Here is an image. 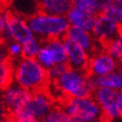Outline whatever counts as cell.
<instances>
[{
	"label": "cell",
	"mask_w": 122,
	"mask_h": 122,
	"mask_svg": "<svg viewBox=\"0 0 122 122\" xmlns=\"http://www.w3.org/2000/svg\"><path fill=\"white\" fill-rule=\"evenodd\" d=\"M13 82L31 93L46 89L49 84L47 70L36 59L20 58L13 62Z\"/></svg>",
	"instance_id": "6da1fadb"
},
{
	"label": "cell",
	"mask_w": 122,
	"mask_h": 122,
	"mask_svg": "<svg viewBox=\"0 0 122 122\" xmlns=\"http://www.w3.org/2000/svg\"><path fill=\"white\" fill-rule=\"evenodd\" d=\"M28 25L35 38L44 42L64 39L70 28L66 16H58L38 11L27 18Z\"/></svg>",
	"instance_id": "7a4b0ae2"
},
{
	"label": "cell",
	"mask_w": 122,
	"mask_h": 122,
	"mask_svg": "<svg viewBox=\"0 0 122 122\" xmlns=\"http://www.w3.org/2000/svg\"><path fill=\"white\" fill-rule=\"evenodd\" d=\"M54 83L64 100L72 97H84L91 95L94 87L91 78L85 71L68 68Z\"/></svg>",
	"instance_id": "3957f363"
},
{
	"label": "cell",
	"mask_w": 122,
	"mask_h": 122,
	"mask_svg": "<svg viewBox=\"0 0 122 122\" xmlns=\"http://www.w3.org/2000/svg\"><path fill=\"white\" fill-rule=\"evenodd\" d=\"M66 113L77 122H104L103 113L92 95L66 98L62 102Z\"/></svg>",
	"instance_id": "277c9868"
},
{
	"label": "cell",
	"mask_w": 122,
	"mask_h": 122,
	"mask_svg": "<svg viewBox=\"0 0 122 122\" xmlns=\"http://www.w3.org/2000/svg\"><path fill=\"white\" fill-rule=\"evenodd\" d=\"M33 38L34 35L30 30L27 18L15 13L12 10H8L1 40L3 42L15 41L23 45Z\"/></svg>",
	"instance_id": "5b68a950"
},
{
	"label": "cell",
	"mask_w": 122,
	"mask_h": 122,
	"mask_svg": "<svg viewBox=\"0 0 122 122\" xmlns=\"http://www.w3.org/2000/svg\"><path fill=\"white\" fill-rule=\"evenodd\" d=\"M36 60L45 70L51 69L55 65H66L64 39H53L42 42Z\"/></svg>",
	"instance_id": "8992f818"
},
{
	"label": "cell",
	"mask_w": 122,
	"mask_h": 122,
	"mask_svg": "<svg viewBox=\"0 0 122 122\" xmlns=\"http://www.w3.org/2000/svg\"><path fill=\"white\" fill-rule=\"evenodd\" d=\"M31 97V92L20 87L14 82L0 91V101L3 103L10 115H14L24 109Z\"/></svg>",
	"instance_id": "52a82bcc"
},
{
	"label": "cell",
	"mask_w": 122,
	"mask_h": 122,
	"mask_svg": "<svg viewBox=\"0 0 122 122\" xmlns=\"http://www.w3.org/2000/svg\"><path fill=\"white\" fill-rule=\"evenodd\" d=\"M118 69V63L111 56L102 50L94 52L89 57L86 66V74L90 78L106 76Z\"/></svg>",
	"instance_id": "ba28073f"
},
{
	"label": "cell",
	"mask_w": 122,
	"mask_h": 122,
	"mask_svg": "<svg viewBox=\"0 0 122 122\" xmlns=\"http://www.w3.org/2000/svg\"><path fill=\"white\" fill-rule=\"evenodd\" d=\"M93 97L98 103L105 120L121 116L118 104V93L108 88H94Z\"/></svg>",
	"instance_id": "9c48e42d"
},
{
	"label": "cell",
	"mask_w": 122,
	"mask_h": 122,
	"mask_svg": "<svg viewBox=\"0 0 122 122\" xmlns=\"http://www.w3.org/2000/svg\"><path fill=\"white\" fill-rule=\"evenodd\" d=\"M55 107L54 99L46 89L31 93V97L26 106L29 113L39 121H42Z\"/></svg>",
	"instance_id": "30bf717a"
},
{
	"label": "cell",
	"mask_w": 122,
	"mask_h": 122,
	"mask_svg": "<svg viewBox=\"0 0 122 122\" xmlns=\"http://www.w3.org/2000/svg\"><path fill=\"white\" fill-rule=\"evenodd\" d=\"M90 33L97 42H99L102 45H105L106 43L119 35L118 25L107 18L104 14L96 15Z\"/></svg>",
	"instance_id": "8fae6325"
},
{
	"label": "cell",
	"mask_w": 122,
	"mask_h": 122,
	"mask_svg": "<svg viewBox=\"0 0 122 122\" xmlns=\"http://www.w3.org/2000/svg\"><path fill=\"white\" fill-rule=\"evenodd\" d=\"M64 44L66 53V65L69 68L85 71L88 64L89 54L69 40L64 38Z\"/></svg>",
	"instance_id": "7c38bea8"
},
{
	"label": "cell",
	"mask_w": 122,
	"mask_h": 122,
	"mask_svg": "<svg viewBox=\"0 0 122 122\" xmlns=\"http://www.w3.org/2000/svg\"><path fill=\"white\" fill-rule=\"evenodd\" d=\"M65 39L75 43L77 46H80L88 54L98 51L96 50L97 41L93 38L92 34L88 31H85V30L75 28V27H70L65 36Z\"/></svg>",
	"instance_id": "4fadbf2b"
},
{
	"label": "cell",
	"mask_w": 122,
	"mask_h": 122,
	"mask_svg": "<svg viewBox=\"0 0 122 122\" xmlns=\"http://www.w3.org/2000/svg\"><path fill=\"white\" fill-rule=\"evenodd\" d=\"M95 17L96 15L85 13V12L80 11L72 7L66 15V21H68L70 27L82 29L88 32H91V29H92L95 21Z\"/></svg>",
	"instance_id": "5bb4252c"
},
{
	"label": "cell",
	"mask_w": 122,
	"mask_h": 122,
	"mask_svg": "<svg viewBox=\"0 0 122 122\" xmlns=\"http://www.w3.org/2000/svg\"><path fill=\"white\" fill-rule=\"evenodd\" d=\"M94 88H108L114 91H122V68H118L114 71L100 77L91 78Z\"/></svg>",
	"instance_id": "9a60e30c"
},
{
	"label": "cell",
	"mask_w": 122,
	"mask_h": 122,
	"mask_svg": "<svg viewBox=\"0 0 122 122\" xmlns=\"http://www.w3.org/2000/svg\"><path fill=\"white\" fill-rule=\"evenodd\" d=\"M72 6V0H42L39 10L48 14L66 16Z\"/></svg>",
	"instance_id": "2e32d148"
},
{
	"label": "cell",
	"mask_w": 122,
	"mask_h": 122,
	"mask_svg": "<svg viewBox=\"0 0 122 122\" xmlns=\"http://www.w3.org/2000/svg\"><path fill=\"white\" fill-rule=\"evenodd\" d=\"M13 83V62L6 60L0 63V91Z\"/></svg>",
	"instance_id": "e0dca14e"
},
{
	"label": "cell",
	"mask_w": 122,
	"mask_h": 122,
	"mask_svg": "<svg viewBox=\"0 0 122 122\" xmlns=\"http://www.w3.org/2000/svg\"><path fill=\"white\" fill-rule=\"evenodd\" d=\"M103 47H104V51L118 64L122 63V36L118 35L117 37L103 45Z\"/></svg>",
	"instance_id": "ac0fdd59"
},
{
	"label": "cell",
	"mask_w": 122,
	"mask_h": 122,
	"mask_svg": "<svg viewBox=\"0 0 122 122\" xmlns=\"http://www.w3.org/2000/svg\"><path fill=\"white\" fill-rule=\"evenodd\" d=\"M42 122H77L71 118L62 107L55 106L47 116L42 120Z\"/></svg>",
	"instance_id": "d6986e66"
},
{
	"label": "cell",
	"mask_w": 122,
	"mask_h": 122,
	"mask_svg": "<svg viewBox=\"0 0 122 122\" xmlns=\"http://www.w3.org/2000/svg\"><path fill=\"white\" fill-rule=\"evenodd\" d=\"M41 45H42V41L35 37L30 41L26 42L25 44L22 45V58L36 59L40 51Z\"/></svg>",
	"instance_id": "ffe728a7"
},
{
	"label": "cell",
	"mask_w": 122,
	"mask_h": 122,
	"mask_svg": "<svg viewBox=\"0 0 122 122\" xmlns=\"http://www.w3.org/2000/svg\"><path fill=\"white\" fill-rule=\"evenodd\" d=\"M5 51L7 54V58L11 62L19 60L22 58V45L15 41H5Z\"/></svg>",
	"instance_id": "44dd1931"
},
{
	"label": "cell",
	"mask_w": 122,
	"mask_h": 122,
	"mask_svg": "<svg viewBox=\"0 0 122 122\" xmlns=\"http://www.w3.org/2000/svg\"><path fill=\"white\" fill-rule=\"evenodd\" d=\"M68 68V65H55L51 69L47 70L49 82H55L57 80H59L60 76L64 74Z\"/></svg>",
	"instance_id": "7402d4cb"
},
{
	"label": "cell",
	"mask_w": 122,
	"mask_h": 122,
	"mask_svg": "<svg viewBox=\"0 0 122 122\" xmlns=\"http://www.w3.org/2000/svg\"><path fill=\"white\" fill-rule=\"evenodd\" d=\"M71 7L76 8V9L80 10V11L85 12V13L96 15L91 0H72V6Z\"/></svg>",
	"instance_id": "603a6c76"
},
{
	"label": "cell",
	"mask_w": 122,
	"mask_h": 122,
	"mask_svg": "<svg viewBox=\"0 0 122 122\" xmlns=\"http://www.w3.org/2000/svg\"><path fill=\"white\" fill-rule=\"evenodd\" d=\"M96 15L104 14L106 10L111 6L112 0H91Z\"/></svg>",
	"instance_id": "cb8c5ba5"
},
{
	"label": "cell",
	"mask_w": 122,
	"mask_h": 122,
	"mask_svg": "<svg viewBox=\"0 0 122 122\" xmlns=\"http://www.w3.org/2000/svg\"><path fill=\"white\" fill-rule=\"evenodd\" d=\"M12 116L17 120V122H41L38 119H36L34 116H32V115L29 113V111L27 110L26 107L22 109L21 111L17 112L16 114L12 115Z\"/></svg>",
	"instance_id": "d4e9b609"
},
{
	"label": "cell",
	"mask_w": 122,
	"mask_h": 122,
	"mask_svg": "<svg viewBox=\"0 0 122 122\" xmlns=\"http://www.w3.org/2000/svg\"><path fill=\"white\" fill-rule=\"evenodd\" d=\"M7 7H6V4L0 0V40L2 38V34L4 31V27H5V22H6V17H7V13H8Z\"/></svg>",
	"instance_id": "484cf974"
},
{
	"label": "cell",
	"mask_w": 122,
	"mask_h": 122,
	"mask_svg": "<svg viewBox=\"0 0 122 122\" xmlns=\"http://www.w3.org/2000/svg\"><path fill=\"white\" fill-rule=\"evenodd\" d=\"M9 112L8 110L6 109V107L3 105V103L0 101V122H3L6 118L9 116Z\"/></svg>",
	"instance_id": "4316f807"
},
{
	"label": "cell",
	"mask_w": 122,
	"mask_h": 122,
	"mask_svg": "<svg viewBox=\"0 0 122 122\" xmlns=\"http://www.w3.org/2000/svg\"><path fill=\"white\" fill-rule=\"evenodd\" d=\"M6 60H9L7 58V54H6L5 51V45H4V42L2 40H0V63L4 62Z\"/></svg>",
	"instance_id": "83f0119b"
},
{
	"label": "cell",
	"mask_w": 122,
	"mask_h": 122,
	"mask_svg": "<svg viewBox=\"0 0 122 122\" xmlns=\"http://www.w3.org/2000/svg\"><path fill=\"white\" fill-rule=\"evenodd\" d=\"M111 5L122 12V0H112Z\"/></svg>",
	"instance_id": "f1b7e54d"
},
{
	"label": "cell",
	"mask_w": 122,
	"mask_h": 122,
	"mask_svg": "<svg viewBox=\"0 0 122 122\" xmlns=\"http://www.w3.org/2000/svg\"><path fill=\"white\" fill-rule=\"evenodd\" d=\"M118 104H119V110H120V114L122 116V91L118 93Z\"/></svg>",
	"instance_id": "f546056e"
},
{
	"label": "cell",
	"mask_w": 122,
	"mask_h": 122,
	"mask_svg": "<svg viewBox=\"0 0 122 122\" xmlns=\"http://www.w3.org/2000/svg\"><path fill=\"white\" fill-rule=\"evenodd\" d=\"M104 122H122V116L113 118V119H107V120H105Z\"/></svg>",
	"instance_id": "4dcf8cb0"
},
{
	"label": "cell",
	"mask_w": 122,
	"mask_h": 122,
	"mask_svg": "<svg viewBox=\"0 0 122 122\" xmlns=\"http://www.w3.org/2000/svg\"><path fill=\"white\" fill-rule=\"evenodd\" d=\"M3 122H17V120H16L13 116H12V115H9V116H8L7 118H6Z\"/></svg>",
	"instance_id": "1f68e13d"
},
{
	"label": "cell",
	"mask_w": 122,
	"mask_h": 122,
	"mask_svg": "<svg viewBox=\"0 0 122 122\" xmlns=\"http://www.w3.org/2000/svg\"><path fill=\"white\" fill-rule=\"evenodd\" d=\"M118 33L120 36H122V22L118 25Z\"/></svg>",
	"instance_id": "d6a6232c"
},
{
	"label": "cell",
	"mask_w": 122,
	"mask_h": 122,
	"mask_svg": "<svg viewBox=\"0 0 122 122\" xmlns=\"http://www.w3.org/2000/svg\"><path fill=\"white\" fill-rule=\"evenodd\" d=\"M2 1L6 4V3H10V2H12V1H13V0H2Z\"/></svg>",
	"instance_id": "836d02e7"
},
{
	"label": "cell",
	"mask_w": 122,
	"mask_h": 122,
	"mask_svg": "<svg viewBox=\"0 0 122 122\" xmlns=\"http://www.w3.org/2000/svg\"><path fill=\"white\" fill-rule=\"evenodd\" d=\"M35 1H36V2H37V3H38V5H39V3H40V2L42 1V0H35Z\"/></svg>",
	"instance_id": "e575fe53"
},
{
	"label": "cell",
	"mask_w": 122,
	"mask_h": 122,
	"mask_svg": "<svg viewBox=\"0 0 122 122\" xmlns=\"http://www.w3.org/2000/svg\"><path fill=\"white\" fill-rule=\"evenodd\" d=\"M121 66H122V63H121ZM121 68H122V66H121Z\"/></svg>",
	"instance_id": "d590c367"
},
{
	"label": "cell",
	"mask_w": 122,
	"mask_h": 122,
	"mask_svg": "<svg viewBox=\"0 0 122 122\" xmlns=\"http://www.w3.org/2000/svg\"><path fill=\"white\" fill-rule=\"evenodd\" d=\"M1 1H2V0H1Z\"/></svg>",
	"instance_id": "8d00e7d4"
}]
</instances>
